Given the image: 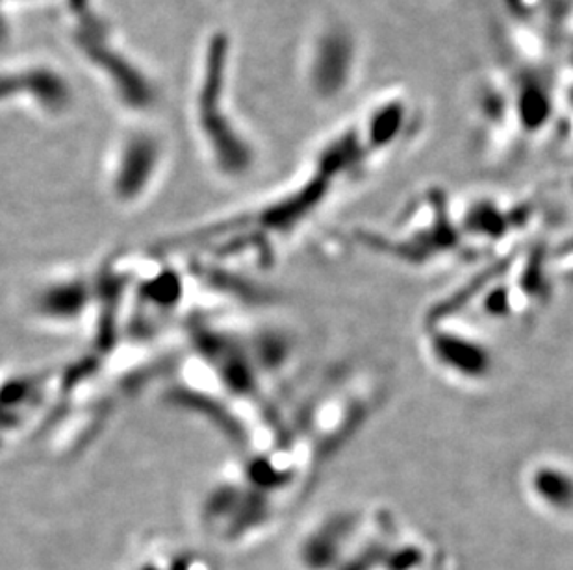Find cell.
I'll return each instance as SVG.
<instances>
[{
  "instance_id": "obj_1",
  "label": "cell",
  "mask_w": 573,
  "mask_h": 570,
  "mask_svg": "<svg viewBox=\"0 0 573 570\" xmlns=\"http://www.w3.org/2000/svg\"><path fill=\"white\" fill-rule=\"evenodd\" d=\"M374 519L364 511H336L314 522L299 545L303 570H341L362 542Z\"/></svg>"
},
{
  "instance_id": "obj_2",
  "label": "cell",
  "mask_w": 573,
  "mask_h": 570,
  "mask_svg": "<svg viewBox=\"0 0 573 570\" xmlns=\"http://www.w3.org/2000/svg\"><path fill=\"white\" fill-rule=\"evenodd\" d=\"M427 356L432 365L460 384H483L495 369L489 343L462 328L432 324L426 338Z\"/></svg>"
},
{
  "instance_id": "obj_3",
  "label": "cell",
  "mask_w": 573,
  "mask_h": 570,
  "mask_svg": "<svg viewBox=\"0 0 573 570\" xmlns=\"http://www.w3.org/2000/svg\"><path fill=\"white\" fill-rule=\"evenodd\" d=\"M529 504L555 519L573 517V465L553 456L529 462L520 476Z\"/></svg>"
}]
</instances>
